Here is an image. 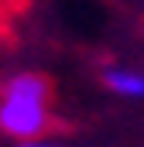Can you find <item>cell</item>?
<instances>
[{
	"label": "cell",
	"mask_w": 144,
	"mask_h": 147,
	"mask_svg": "<svg viewBox=\"0 0 144 147\" xmlns=\"http://www.w3.org/2000/svg\"><path fill=\"white\" fill-rule=\"evenodd\" d=\"M103 82L113 96L120 99H144V72L141 69H127V65H113L103 72Z\"/></svg>",
	"instance_id": "cell-2"
},
{
	"label": "cell",
	"mask_w": 144,
	"mask_h": 147,
	"mask_svg": "<svg viewBox=\"0 0 144 147\" xmlns=\"http://www.w3.org/2000/svg\"><path fill=\"white\" fill-rule=\"evenodd\" d=\"M17 147H65V144H55V140H24V144H17Z\"/></svg>",
	"instance_id": "cell-3"
},
{
	"label": "cell",
	"mask_w": 144,
	"mask_h": 147,
	"mask_svg": "<svg viewBox=\"0 0 144 147\" xmlns=\"http://www.w3.org/2000/svg\"><path fill=\"white\" fill-rule=\"evenodd\" d=\"M52 86L38 72H17L0 86V130L17 144L41 140L52 123Z\"/></svg>",
	"instance_id": "cell-1"
}]
</instances>
